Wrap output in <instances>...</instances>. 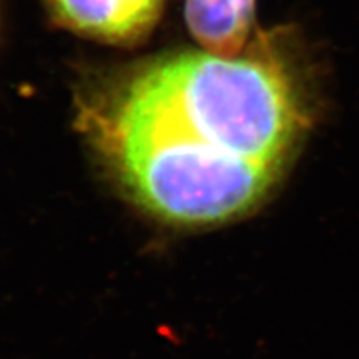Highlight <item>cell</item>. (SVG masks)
<instances>
[{
	"mask_svg": "<svg viewBox=\"0 0 359 359\" xmlns=\"http://www.w3.org/2000/svg\"><path fill=\"white\" fill-rule=\"evenodd\" d=\"M58 24L111 43H135L154 29L163 0H43Z\"/></svg>",
	"mask_w": 359,
	"mask_h": 359,
	"instance_id": "cell-2",
	"label": "cell"
},
{
	"mask_svg": "<svg viewBox=\"0 0 359 359\" xmlns=\"http://www.w3.org/2000/svg\"><path fill=\"white\" fill-rule=\"evenodd\" d=\"M255 0H185L193 37L210 53L236 57L250 37Z\"/></svg>",
	"mask_w": 359,
	"mask_h": 359,
	"instance_id": "cell-3",
	"label": "cell"
},
{
	"mask_svg": "<svg viewBox=\"0 0 359 359\" xmlns=\"http://www.w3.org/2000/svg\"><path fill=\"white\" fill-rule=\"evenodd\" d=\"M90 132L135 203L177 226L251 212L304 116L285 67L246 57L156 58L88 109Z\"/></svg>",
	"mask_w": 359,
	"mask_h": 359,
	"instance_id": "cell-1",
	"label": "cell"
}]
</instances>
